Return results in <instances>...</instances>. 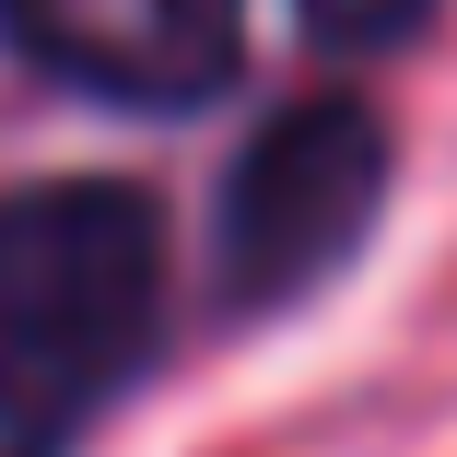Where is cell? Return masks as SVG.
I'll list each match as a JSON object with an SVG mask.
<instances>
[{
    "label": "cell",
    "instance_id": "4",
    "mask_svg": "<svg viewBox=\"0 0 457 457\" xmlns=\"http://www.w3.org/2000/svg\"><path fill=\"white\" fill-rule=\"evenodd\" d=\"M305 12V36L317 47H340V59H387V47H411L445 0H294Z\"/></svg>",
    "mask_w": 457,
    "mask_h": 457
},
{
    "label": "cell",
    "instance_id": "1",
    "mask_svg": "<svg viewBox=\"0 0 457 457\" xmlns=\"http://www.w3.org/2000/svg\"><path fill=\"white\" fill-rule=\"evenodd\" d=\"M164 328V212L129 176H36L0 200V434H82Z\"/></svg>",
    "mask_w": 457,
    "mask_h": 457
},
{
    "label": "cell",
    "instance_id": "3",
    "mask_svg": "<svg viewBox=\"0 0 457 457\" xmlns=\"http://www.w3.org/2000/svg\"><path fill=\"white\" fill-rule=\"evenodd\" d=\"M0 36L95 106L188 118L246 71V0H0Z\"/></svg>",
    "mask_w": 457,
    "mask_h": 457
},
{
    "label": "cell",
    "instance_id": "2",
    "mask_svg": "<svg viewBox=\"0 0 457 457\" xmlns=\"http://www.w3.org/2000/svg\"><path fill=\"white\" fill-rule=\"evenodd\" d=\"M387 118L363 95H305L282 106L223 176V212H212V270H223V305L235 317H282L305 305L328 270L363 258L387 212Z\"/></svg>",
    "mask_w": 457,
    "mask_h": 457
}]
</instances>
